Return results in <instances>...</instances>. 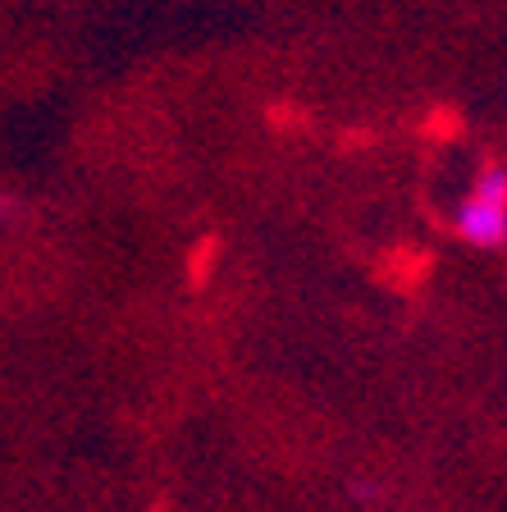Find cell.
<instances>
[{
  "instance_id": "1",
  "label": "cell",
  "mask_w": 507,
  "mask_h": 512,
  "mask_svg": "<svg viewBox=\"0 0 507 512\" xmlns=\"http://www.w3.org/2000/svg\"><path fill=\"white\" fill-rule=\"evenodd\" d=\"M457 234L471 247H503L507 243V202L471 192V197L457 206Z\"/></svg>"
},
{
  "instance_id": "2",
  "label": "cell",
  "mask_w": 507,
  "mask_h": 512,
  "mask_svg": "<svg viewBox=\"0 0 507 512\" xmlns=\"http://www.w3.org/2000/svg\"><path fill=\"white\" fill-rule=\"evenodd\" d=\"M19 215H23V202H19V197H14V192H5V188H0V224H14V220H19Z\"/></svg>"
}]
</instances>
